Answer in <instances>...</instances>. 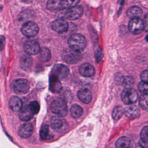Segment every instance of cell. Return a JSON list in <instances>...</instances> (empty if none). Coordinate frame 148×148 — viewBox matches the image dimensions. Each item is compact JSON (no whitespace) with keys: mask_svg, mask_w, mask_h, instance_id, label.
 <instances>
[{"mask_svg":"<svg viewBox=\"0 0 148 148\" xmlns=\"http://www.w3.org/2000/svg\"><path fill=\"white\" fill-rule=\"evenodd\" d=\"M68 45L70 48L80 51L87 45V40L85 37L80 34L72 35L68 39Z\"/></svg>","mask_w":148,"mask_h":148,"instance_id":"cell-1","label":"cell"},{"mask_svg":"<svg viewBox=\"0 0 148 148\" xmlns=\"http://www.w3.org/2000/svg\"><path fill=\"white\" fill-rule=\"evenodd\" d=\"M61 57L65 62L69 64H76L82 58L80 51L75 50L70 47L69 49H65L62 51Z\"/></svg>","mask_w":148,"mask_h":148,"instance_id":"cell-2","label":"cell"},{"mask_svg":"<svg viewBox=\"0 0 148 148\" xmlns=\"http://www.w3.org/2000/svg\"><path fill=\"white\" fill-rule=\"evenodd\" d=\"M50 109L52 112L62 117L65 116L68 112L66 103L62 99L53 101L50 105Z\"/></svg>","mask_w":148,"mask_h":148,"instance_id":"cell-3","label":"cell"},{"mask_svg":"<svg viewBox=\"0 0 148 148\" xmlns=\"http://www.w3.org/2000/svg\"><path fill=\"white\" fill-rule=\"evenodd\" d=\"M138 93L135 90L131 88H125L121 93V99L127 105H131L136 102L138 99Z\"/></svg>","mask_w":148,"mask_h":148,"instance_id":"cell-4","label":"cell"},{"mask_svg":"<svg viewBox=\"0 0 148 148\" xmlns=\"http://www.w3.org/2000/svg\"><path fill=\"white\" fill-rule=\"evenodd\" d=\"M128 29L134 35H138L145 29L143 21L140 17L131 18L128 23Z\"/></svg>","mask_w":148,"mask_h":148,"instance_id":"cell-5","label":"cell"},{"mask_svg":"<svg viewBox=\"0 0 148 148\" xmlns=\"http://www.w3.org/2000/svg\"><path fill=\"white\" fill-rule=\"evenodd\" d=\"M21 32L25 36L32 37L35 36L38 33L39 27L33 21H27L23 25Z\"/></svg>","mask_w":148,"mask_h":148,"instance_id":"cell-6","label":"cell"},{"mask_svg":"<svg viewBox=\"0 0 148 148\" xmlns=\"http://www.w3.org/2000/svg\"><path fill=\"white\" fill-rule=\"evenodd\" d=\"M29 88V86L28 81L24 79H17L13 83V91L17 94H25L28 92Z\"/></svg>","mask_w":148,"mask_h":148,"instance_id":"cell-7","label":"cell"},{"mask_svg":"<svg viewBox=\"0 0 148 148\" xmlns=\"http://www.w3.org/2000/svg\"><path fill=\"white\" fill-rule=\"evenodd\" d=\"M83 13V9L82 6L76 5L69 8L65 12V17L71 20L79 18Z\"/></svg>","mask_w":148,"mask_h":148,"instance_id":"cell-8","label":"cell"},{"mask_svg":"<svg viewBox=\"0 0 148 148\" xmlns=\"http://www.w3.org/2000/svg\"><path fill=\"white\" fill-rule=\"evenodd\" d=\"M51 73L59 79H64L69 73V69L68 66L63 64H56L52 69Z\"/></svg>","mask_w":148,"mask_h":148,"instance_id":"cell-9","label":"cell"},{"mask_svg":"<svg viewBox=\"0 0 148 148\" xmlns=\"http://www.w3.org/2000/svg\"><path fill=\"white\" fill-rule=\"evenodd\" d=\"M25 51L28 54L34 55L39 53L40 50L39 44L34 40H29L25 42L24 46Z\"/></svg>","mask_w":148,"mask_h":148,"instance_id":"cell-10","label":"cell"},{"mask_svg":"<svg viewBox=\"0 0 148 148\" xmlns=\"http://www.w3.org/2000/svg\"><path fill=\"white\" fill-rule=\"evenodd\" d=\"M52 29L58 33H64L68 31L69 24L64 18L56 20L51 24Z\"/></svg>","mask_w":148,"mask_h":148,"instance_id":"cell-11","label":"cell"},{"mask_svg":"<svg viewBox=\"0 0 148 148\" xmlns=\"http://www.w3.org/2000/svg\"><path fill=\"white\" fill-rule=\"evenodd\" d=\"M79 71L80 74L84 77H91L95 73V69L94 66L87 62L82 64L79 66Z\"/></svg>","mask_w":148,"mask_h":148,"instance_id":"cell-12","label":"cell"},{"mask_svg":"<svg viewBox=\"0 0 148 148\" xmlns=\"http://www.w3.org/2000/svg\"><path fill=\"white\" fill-rule=\"evenodd\" d=\"M33 131V127L31 123H26L22 124L18 131V135L23 138H27L29 137Z\"/></svg>","mask_w":148,"mask_h":148,"instance_id":"cell-13","label":"cell"},{"mask_svg":"<svg viewBox=\"0 0 148 148\" xmlns=\"http://www.w3.org/2000/svg\"><path fill=\"white\" fill-rule=\"evenodd\" d=\"M50 90L53 92H59L62 89V85L60 81V79L56 76L51 74L49 80Z\"/></svg>","mask_w":148,"mask_h":148,"instance_id":"cell-14","label":"cell"},{"mask_svg":"<svg viewBox=\"0 0 148 148\" xmlns=\"http://www.w3.org/2000/svg\"><path fill=\"white\" fill-rule=\"evenodd\" d=\"M34 113L30 108L29 105H25L21 108V109L19 112V118L23 121H29L34 116Z\"/></svg>","mask_w":148,"mask_h":148,"instance_id":"cell-15","label":"cell"},{"mask_svg":"<svg viewBox=\"0 0 148 148\" xmlns=\"http://www.w3.org/2000/svg\"><path fill=\"white\" fill-rule=\"evenodd\" d=\"M124 113L128 118L134 119L139 117L140 110L136 106L130 105L124 108Z\"/></svg>","mask_w":148,"mask_h":148,"instance_id":"cell-16","label":"cell"},{"mask_svg":"<svg viewBox=\"0 0 148 148\" xmlns=\"http://www.w3.org/2000/svg\"><path fill=\"white\" fill-rule=\"evenodd\" d=\"M77 97L83 103H88L92 100V94L89 90L83 88L77 92Z\"/></svg>","mask_w":148,"mask_h":148,"instance_id":"cell-17","label":"cell"},{"mask_svg":"<svg viewBox=\"0 0 148 148\" xmlns=\"http://www.w3.org/2000/svg\"><path fill=\"white\" fill-rule=\"evenodd\" d=\"M22 101L16 96H12L9 101V108L14 112H20L22 108Z\"/></svg>","mask_w":148,"mask_h":148,"instance_id":"cell-18","label":"cell"},{"mask_svg":"<svg viewBox=\"0 0 148 148\" xmlns=\"http://www.w3.org/2000/svg\"><path fill=\"white\" fill-rule=\"evenodd\" d=\"M115 145L117 148L131 147L132 146L131 140L126 136H122L119 138L116 142Z\"/></svg>","mask_w":148,"mask_h":148,"instance_id":"cell-19","label":"cell"},{"mask_svg":"<svg viewBox=\"0 0 148 148\" xmlns=\"http://www.w3.org/2000/svg\"><path fill=\"white\" fill-rule=\"evenodd\" d=\"M142 11L141 9L137 6L131 7L128 9L127 12V16L130 18L140 17V16L142 15Z\"/></svg>","mask_w":148,"mask_h":148,"instance_id":"cell-20","label":"cell"},{"mask_svg":"<svg viewBox=\"0 0 148 148\" xmlns=\"http://www.w3.org/2000/svg\"><path fill=\"white\" fill-rule=\"evenodd\" d=\"M32 64V58L28 55H24L21 57L20 64L21 68L24 69H27L29 68Z\"/></svg>","mask_w":148,"mask_h":148,"instance_id":"cell-21","label":"cell"},{"mask_svg":"<svg viewBox=\"0 0 148 148\" xmlns=\"http://www.w3.org/2000/svg\"><path fill=\"white\" fill-rule=\"evenodd\" d=\"M70 113L73 117L78 118L82 115L83 113V110L80 105L74 104L71 106L70 109Z\"/></svg>","mask_w":148,"mask_h":148,"instance_id":"cell-22","label":"cell"},{"mask_svg":"<svg viewBox=\"0 0 148 148\" xmlns=\"http://www.w3.org/2000/svg\"><path fill=\"white\" fill-rule=\"evenodd\" d=\"M61 0H49L46 3V7L50 10L61 9Z\"/></svg>","mask_w":148,"mask_h":148,"instance_id":"cell-23","label":"cell"},{"mask_svg":"<svg viewBox=\"0 0 148 148\" xmlns=\"http://www.w3.org/2000/svg\"><path fill=\"white\" fill-rule=\"evenodd\" d=\"M50 124L52 128L57 130L60 129L62 127L63 125V122L60 117L55 116L52 117V118L51 119Z\"/></svg>","mask_w":148,"mask_h":148,"instance_id":"cell-24","label":"cell"},{"mask_svg":"<svg viewBox=\"0 0 148 148\" xmlns=\"http://www.w3.org/2000/svg\"><path fill=\"white\" fill-rule=\"evenodd\" d=\"M39 53V58L42 61H47L51 58V53L47 48L43 47L40 49Z\"/></svg>","mask_w":148,"mask_h":148,"instance_id":"cell-25","label":"cell"},{"mask_svg":"<svg viewBox=\"0 0 148 148\" xmlns=\"http://www.w3.org/2000/svg\"><path fill=\"white\" fill-rule=\"evenodd\" d=\"M79 2H80V0H61V9H69L70 8L76 6Z\"/></svg>","mask_w":148,"mask_h":148,"instance_id":"cell-26","label":"cell"},{"mask_svg":"<svg viewBox=\"0 0 148 148\" xmlns=\"http://www.w3.org/2000/svg\"><path fill=\"white\" fill-rule=\"evenodd\" d=\"M40 137L42 139H48L52 138L49 132V127L47 124L43 125L40 130Z\"/></svg>","mask_w":148,"mask_h":148,"instance_id":"cell-27","label":"cell"},{"mask_svg":"<svg viewBox=\"0 0 148 148\" xmlns=\"http://www.w3.org/2000/svg\"><path fill=\"white\" fill-rule=\"evenodd\" d=\"M124 113V109L120 106H116L112 112V117L114 120H118L120 119Z\"/></svg>","mask_w":148,"mask_h":148,"instance_id":"cell-28","label":"cell"},{"mask_svg":"<svg viewBox=\"0 0 148 148\" xmlns=\"http://www.w3.org/2000/svg\"><path fill=\"white\" fill-rule=\"evenodd\" d=\"M139 105L143 110L148 111V94H143L140 97Z\"/></svg>","mask_w":148,"mask_h":148,"instance_id":"cell-29","label":"cell"},{"mask_svg":"<svg viewBox=\"0 0 148 148\" xmlns=\"http://www.w3.org/2000/svg\"><path fill=\"white\" fill-rule=\"evenodd\" d=\"M134 83V80L131 76H127L123 78L122 84L125 88L131 87V86H133Z\"/></svg>","mask_w":148,"mask_h":148,"instance_id":"cell-30","label":"cell"},{"mask_svg":"<svg viewBox=\"0 0 148 148\" xmlns=\"http://www.w3.org/2000/svg\"><path fill=\"white\" fill-rule=\"evenodd\" d=\"M138 88L139 91L143 94H148V83L142 81L139 83Z\"/></svg>","mask_w":148,"mask_h":148,"instance_id":"cell-31","label":"cell"},{"mask_svg":"<svg viewBox=\"0 0 148 148\" xmlns=\"http://www.w3.org/2000/svg\"><path fill=\"white\" fill-rule=\"evenodd\" d=\"M140 138L143 142L148 144V125L145 126L140 132Z\"/></svg>","mask_w":148,"mask_h":148,"instance_id":"cell-32","label":"cell"},{"mask_svg":"<svg viewBox=\"0 0 148 148\" xmlns=\"http://www.w3.org/2000/svg\"><path fill=\"white\" fill-rule=\"evenodd\" d=\"M29 106L34 114H37L40 109L39 104L37 101H32L29 103Z\"/></svg>","mask_w":148,"mask_h":148,"instance_id":"cell-33","label":"cell"},{"mask_svg":"<svg viewBox=\"0 0 148 148\" xmlns=\"http://www.w3.org/2000/svg\"><path fill=\"white\" fill-rule=\"evenodd\" d=\"M140 79L142 81L148 83V71L147 70L143 71L141 72Z\"/></svg>","mask_w":148,"mask_h":148,"instance_id":"cell-34","label":"cell"},{"mask_svg":"<svg viewBox=\"0 0 148 148\" xmlns=\"http://www.w3.org/2000/svg\"><path fill=\"white\" fill-rule=\"evenodd\" d=\"M143 22L145 25V30L146 31H148V14L145 16Z\"/></svg>","mask_w":148,"mask_h":148,"instance_id":"cell-35","label":"cell"},{"mask_svg":"<svg viewBox=\"0 0 148 148\" xmlns=\"http://www.w3.org/2000/svg\"><path fill=\"white\" fill-rule=\"evenodd\" d=\"M145 39H146V40L148 42V35L146 36V38H145Z\"/></svg>","mask_w":148,"mask_h":148,"instance_id":"cell-36","label":"cell"},{"mask_svg":"<svg viewBox=\"0 0 148 148\" xmlns=\"http://www.w3.org/2000/svg\"><path fill=\"white\" fill-rule=\"evenodd\" d=\"M23 1H24V2H28V1H29L30 0H22Z\"/></svg>","mask_w":148,"mask_h":148,"instance_id":"cell-37","label":"cell"}]
</instances>
